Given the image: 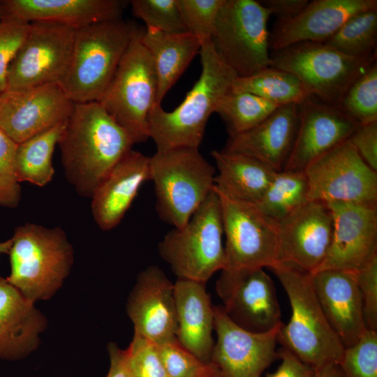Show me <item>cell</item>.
Here are the masks:
<instances>
[{
    "label": "cell",
    "instance_id": "6da1fadb",
    "mask_svg": "<svg viewBox=\"0 0 377 377\" xmlns=\"http://www.w3.org/2000/svg\"><path fill=\"white\" fill-rule=\"evenodd\" d=\"M134 144L98 102L74 103L58 141L66 179L80 195L91 198Z\"/></svg>",
    "mask_w": 377,
    "mask_h": 377
},
{
    "label": "cell",
    "instance_id": "7a4b0ae2",
    "mask_svg": "<svg viewBox=\"0 0 377 377\" xmlns=\"http://www.w3.org/2000/svg\"><path fill=\"white\" fill-rule=\"evenodd\" d=\"M199 53L202 72L183 102L171 112L154 105L149 114V135L157 151L199 148L210 115L237 77L216 54L211 40L201 45Z\"/></svg>",
    "mask_w": 377,
    "mask_h": 377
},
{
    "label": "cell",
    "instance_id": "3957f363",
    "mask_svg": "<svg viewBox=\"0 0 377 377\" xmlns=\"http://www.w3.org/2000/svg\"><path fill=\"white\" fill-rule=\"evenodd\" d=\"M139 29L121 17L75 29L70 65L59 84L73 103L99 101Z\"/></svg>",
    "mask_w": 377,
    "mask_h": 377
},
{
    "label": "cell",
    "instance_id": "277c9868",
    "mask_svg": "<svg viewBox=\"0 0 377 377\" xmlns=\"http://www.w3.org/2000/svg\"><path fill=\"white\" fill-rule=\"evenodd\" d=\"M269 269L286 292L292 310L290 320L279 330L277 341L317 370L339 364L345 348L319 304L311 274L282 264Z\"/></svg>",
    "mask_w": 377,
    "mask_h": 377
},
{
    "label": "cell",
    "instance_id": "5b68a950",
    "mask_svg": "<svg viewBox=\"0 0 377 377\" xmlns=\"http://www.w3.org/2000/svg\"><path fill=\"white\" fill-rule=\"evenodd\" d=\"M9 251L10 273L6 279L34 302L50 297L70 273L73 250L65 231L26 223L17 226Z\"/></svg>",
    "mask_w": 377,
    "mask_h": 377
},
{
    "label": "cell",
    "instance_id": "8992f818",
    "mask_svg": "<svg viewBox=\"0 0 377 377\" xmlns=\"http://www.w3.org/2000/svg\"><path fill=\"white\" fill-rule=\"evenodd\" d=\"M149 166L159 217L182 227L214 190V167L193 147L156 151Z\"/></svg>",
    "mask_w": 377,
    "mask_h": 377
},
{
    "label": "cell",
    "instance_id": "52a82bcc",
    "mask_svg": "<svg viewBox=\"0 0 377 377\" xmlns=\"http://www.w3.org/2000/svg\"><path fill=\"white\" fill-rule=\"evenodd\" d=\"M219 198L213 190L181 228H173L158 244L161 257L177 279L206 282L226 267Z\"/></svg>",
    "mask_w": 377,
    "mask_h": 377
},
{
    "label": "cell",
    "instance_id": "ba28073f",
    "mask_svg": "<svg viewBox=\"0 0 377 377\" xmlns=\"http://www.w3.org/2000/svg\"><path fill=\"white\" fill-rule=\"evenodd\" d=\"M140 29L120 60L98 103L135 144L149 138L148 117L156 105L157 78Z\"/></svg>",
    "mask_w": 377,
    "mask_h": 377
},
{
    "label": "cell",
    "instance_id": "9c48e42d",
    "mask_svg": "<svg viewBox=\"0 0 377 377\" xmlns=\"http://www.w3.org/2000/svg\"><path fill=\"white\" fill-rule=\"evenodd\" d=\"M270 16L258 1L224 0L211 42L219 57L238 77L269 66Z\"/></svg>",
    "mask_w": 377,
    "mask_h": 377
},
{
    "label": "cell",
    "instance_id": "30bf717a",
    "mask_svg": "<svg viewBox=\"0 0 377 377\" xmlns=\"http://www.w3.org/2000/svg\"><path fill=\"white\" fill-rule=\"evenodd\" d=\"M376 56L356 58L320 42L298 43L270 53L269 66L297 77L311 96L338 107L344 93Z\"/></svg>",
    "mask_w": 377,
    "mask_h": 377
},
{
    "label": "cell",
    "instance_id": "8fae6325",
    "mask_svg": "<svg viewBox=\"0 0 377 377\" xmlns=\"http://www.w3.org/2000/svg\"><path fill=\"white\" fill-rule=\"evenodd\" d=\"M221 209L226 267L270 268L279 263V222L256 204L230 198L214 189Z\"/></svg>",
    "mask_w": 377,
    "mask_h": 377
},
{
    "label": "cell",
    "instance_id": "7c38bea8",
    "mask_svg": "<svg viewBox=\"0 0 377 377\" xmlns=\"http://www.w3.org/2000/svg\"><path fill=\"white\" fill-rule=\"evenodd\" d=\"M309 201L342 202L377 207V172L346 140L305 169Z\"/></svg>",
    "mask_w": 377,
    "mask_h": 377
},
{
    "label": "cell",
    "instance_id": "4fadbf2b",
    "mask_svg": "<svg viewBox=\"0 0 377 377\" xmlns=\"http://www.w3.org/2000/svg\"><path fill=\"white\" fill-rule=\"evenodd\" d=\"M75 29L50 22L30 23L29 33L11 61L7 89L59 84L71 59Z\"/></svg>",
    "mask_w": 377,
    "mask_h": 377
},
{
    "label": "cell",
    "instance_id": "5bb4252c",
    "mask_svg": "<svg viewBox=\"0 0 377 377\" xmlns=\"http://www.w3.org/2000/svg\"><path fill=\"white\" fill-rule=\"evenodd\" d=\"M216 291L225 313L242 328L260 333L282 325L276 288L263 268L224 269Z\"/></svg>",
    "mask_w": 377,
    "mask_h": 377
},
{
    "label": "cell",
    "instance_id": "9a60e30c",
    "mask_svg": "<svg viewBox=\"0 0 377 377\" xmlns=\"http://www.w3.org/2000/svg\"><path fill=\"white\" fill-rule=\"evenodd\" d=\"M74 103L59 84L0 94V129L17 144L66 122Z\"/></svg>",
    "mask_w": 377,
    "mask_h": 377
},
{
    "label": "cell",
    "instance_id": "2e32d148",
    "mask_svg": "<svg viewBox=\"0 0 377 377\" xmlns=\"http://www.w3.org/2000/svg\"><path fill=\"white\" fill-rule=\"evenodd\" d=\"M214 342L211 362L223 377H260L278 357L276 350L280 327L253 332L233 323L222 307L214 306Z\"/></svg>",
    "mask_w": 377,
    "mask_h": 377
},
{
    "label": "cell",
    "instance_id": "e0dca14e",
    "mask_svg": "<svg viewBox=\"0 0 377 377\" xmlns=\"http://www.w3.org/2000/svg\"><path fill=\"white\" fill-rule=\"evenodd\" d=\"M326 205L332 216V237L316 272L336 269L355 272L377 256V207L342 202Z\"/></svg>",
    "mask_w": 377,
    "mask_h": 377
},
{
    "label": "cell",
    "instance_id": "ac0fdd59",
    "mask_svg": "<svg viewBox=\"0 0 377 377\" xmlns=\"http://www.w3.org/2000/svg\"><path fill=\"white\" fill-rule=\"evenodd\" d=\"M333 231L327 205L308 201L279 221V263L313 274L324 260Z\"/></svg>",
    "mask_w": 377,
    "mask_h": 377
},
{
    "label": "cell",
    "instance_id": "d6986e66",
    "mask_svg": "<svg viewBox=\"0 0 377 377\" xmlns=\"http://www.w3.org/2000/svg\"><path fill=\"white\" fill-rule=\"evenodd\" d=\"M126 311L135 334L158 346L177 340L174 283L158 266H148L139 273Z\"/></svg>",
    "mask_w": 377,
    "mask_h": 377
},
{
    "label": "cell",
    "instance_id": "ffe728a7",
    "mask_svg": "<svg viewBox=\"0 0 377 377\" xmlns=\"http://www.w3.org/2000/svg\"><path fill=\"white\" fill-rule=\"evenodd\" d=\"M358 126L337 106L309 96L300 105L295 139L283 170H304L316 159L347 140Z\"/></svg>",
    "mask_w": 377,
    "mask_h": 377
},
{
    "label": "cell",
    "instance_id": "44dd1931",
    "mask_svg": "<svg viewBox=\"0 0 377 377\" xmlns=\"http://www.w3.org/2000/svg\"><path fill=\"white\" fill-rule=\"evenodd\" d=\"M377 9L376 0H313L293 18L277 20L269 50L278 51L302 42H326L351 16Z\"/></svg>",
    "mask_w": 377,
    "mask_h": 377
},
{
    "label": "cell",
    "instance_id": "7402d4cb",
    "mask_svg": "<svg viewBox=\"0 0 377 377\" xmlns=\"http://www.w3.org/2000/svg\"><path fill=\"white\" fill-rule=\"evenodd\" d=\"M311 274L316 296L329 324L344 348L353 346L367 330L354 273L327 269Z\"/></svg>",
    "mask_w": 377,
    "mask_h": 377
},
{
    "label": "cell",
    "instance_id": "603a6c76",
    "mask_svg": "<svg viewBox=\"0 0 377 377\" xmlns=\"http://www.w3.org/2000/svg\"><path fill=\"white\" fill-rule=\"evenodd\" d=\"M300 119V105L279 107L256 126L230 136L223 150L251 156L282 170L292 150Z\"/></svg>",
    "mask_w": 377,
    "mask_h": 377
},
{
    "label": "cell",
    "instance_id": "cb8c5ba5",
    "mask_svg": "<svg viewBox=\"0 0 377 377\" xmlns=\"http://www.w3.org/2000/svg\"><path fill=\"white\" fill-rule=\"evenodd\" d=\"M149 157L131 149L110 170L93 194L92 216L103 230L122 220L140 186L150 180Z\"/></svg>",
    "mask_w": 377,
    "mask_h": 377
},
{
    "label": "cell",
    "instance_id": "d4e9b609",
    "mask_svg": "<svg viewBox=\"0 0 377 377\" xmlns=\"http://www.w3.org/2000/svg\"><path fill=\"white\" fill-rule=\"evenodd\" d=\"M121 0H2L3 18L50 22L75 29L121 17Z\"/></svg>",
    "mask_w": 377,
    "mask_h": 377
},
{
    "label": "cell",
    "instance_id": "484cf974",
    "mask_svg": "<svg viewBox=\"0 0 377 377\" xmlns=\"http://www.w3.org/2000/svg\"><path fill=\"white\" fill-rule=\"evenodd\" d=\"M174 287L176 339L200 360L211 362L214 345V305L207 293L205 283L177 279Z\"/></svg>",
    "mask_w": 377,
    "mask_h": 377
},
{
    "label": "cell",
    "instance_id": "4316f807",
    "mask_svg": "<svg viewBox=\"0 0 377 377\" xmlns=\"http://www.w3.org/2000/svg\"><path fill=\"white\" fill-rule=\"evenodd\" d=\"M44 325L34 302L0 276V359L26 357L36 348Z\"/></svg>",
    "mask_w": 377,
    "mask_h": 377
},
{
    "label": "cell",
    "instance_id": "83f0119b",
    "mask_svg": "<svg viewBox=\"0 0 377 377\" xmlns=\"http://www.w3.org/2000/svg\"><path fill=\"white\" fill-rule=\"evenodd\" d=\"M141 40L154 62L157 78L156 105L161 102L195 56L199 53L201 43L190 32L167 34L146 28Z\"/></svg>",
    "mask_w": 377,
    "mask_h": 377
},
{
    "label": "cell",
    "instance_id": "f1b7e54d",
    "mask_svg": "<svg viewBox=\"0 0 377 377\" xmlns=\"http://www.w3.org/2000/svg\"><path fill=\"white\" fill-rule=\"evenodd\" d=\"M211 154L219 170L214 189L237 200L257 204L277 172L242 154L221 149Z\"/></svg>",
    "mask_w": 377,
    "mask_h": 377
},
{
    "label": "cell",
    "instance_id": "f546056e",
    "mask_svg": "<svg viewBox=\"0 0 377 377\" xmlns=\"http://www.w3.org/2000/svg\"><path fill=\"white\" fill-rule=\"evenodd\" d=\"M232 91L253 94L281 106L300 105L311 96L297 77L271 66L248 77H237Z\"/></svg>",
    "mask_w": 377,
    "mask_h": 377
},
{
    "label": "cell",
    "instance_id": "4dcf8cb0",
    "mask_svg": "<svg viewBox=\"0 0 377 377\" xmlns=\"http://www.w3.org/2000/svg\"><path fill=\"white\" fill-rule=\"evenodd\" d=\"M66 121L18 145L16 166L20 183L43 187L52 180L54 175L52 154Z\"/></svg>",
    "mask_w": 377,
    "mask_h": 377
},
{
    "label": "cell",
    "instance_id": "1f68e13d",
    "mask_svg": "<svg viewBox=\"0 0 377 377\" xmlns=\"http://www.w3.org/2000/svg\"><path fill=\"white\" fill-rule=\"evenodd\" d=\"M308 191V181L304 170H282L276 172L256 205L279 222L309 201Z\"/></svg>",
    "mask_w": 377,
    "mask_h": 377
},
{
    "label": "cell",
    "instance_id": "d6a6232c",
    "mask_svg": "<svg viewBox=\"0 0 377 377\" xmlns=\"http://www.w3.org/2000/svg\"><path fill=\"white\" fill-rule=\"evenodd\" d=\"M280 106L253 94L231 90L219 101L215 112L232 136L256 126Z\"/></svg>",
    "mask_w": 377,
    "mask_h": 377
},
{
    "label": "cell",
    "instance_id": "836d02e7",
    "mask_svg": "<svg viewBox=\"0 0 377 377\" xmlns=\"http://www.w3.org/2000/svg\"><path fill=\"white\" fill-rule=\"evenodd\" d=\"M339 52L356 58L376 56L377 9L351 16L326 42Z\"/></svg>",
    "mask_w": 377,
    "mask_h": 377
},
{
    "label": "cell",
    "instance_id": "e575fe53",
    "mask_svg": "<svg viewBox=\"0 0 377 377\" xmlns=\"http://www.w3.org/2000/svg\"><path fill=\"white\" fill-rule=\"evenodd\" d=\"M338 108L357 125L377 121V63L349 86Z\"/></svg>",
    "mask_w": 377,
    "mask_h": 377
},
{
    "label": "cell",
    "instance_id": "d590c367",
    "mask_svg": "<svg viewBox=\"0 0 377 377\" xmlns=\"http://www.w3.org/2000/svg\"><path fill=\"white\" fill-rule=\"evenodd\" d=\"M133 15L142 20L147 28L167 34L188 32L177 0H132Z\"/></svg>",
    "mask_w": 377,
    "mask_h": 377
},
{
    "label": "cell",
    "instance_id": "8d00e7d4",
    "mask_svg": "<svg viewBox=\"0 0 377 377\" xmlns=\"http://www.w3.org/2000/svg\"><path fill=\"white\" fill-rule=\"evenodd\" d=\"M338 365L343 377H377V331L367 329L355 344L345 348Z\"/></svg>",
    "mask_w": 377,
    "mask_h": 377
},
{
    "label": "cell",
    "instance_id": "74e56055",
    "mask_svg": "<svg viewBox=\"0 0 377 377\" xmlns=\"http://www.w3.org/2000/svg\"><path fill=\"white\" fill-rule=\"evenodd\" d=\"M168 377H213L218 369L185 349L177 340L158 346Z\"/></svg>",
    "mask_w": 377,
    "mask_h": 377
},
{
    "label": "cell",
    "instance_id": "f35d334b",
    "mask_svg": "<svg viewBox=\"0 0 377 377\" xmlns=\"http://www.w3.org/2000/svg\"><path fill=\"white\" fill-rule=\"evenodd\" d=\"M179 12L188 32L201 45L211 40L216 20L224 0H177Z\"/></svg>",
    "mask_w": 377,
    "mask_h": 377
},
{
    "label": "cell",
    "instance_id": "ab89813d",
    "mask_svg": "<svg viewBox=\"0 0 377 377\" xmlns=\"http://www.w3.org/2000/svg\"><path fill=\"white\" fill-rule=\"evenodd\" d=\"M18 145L0 129V205L10 208L21 200L16 166Z\"/></svg>",
    "mask_w": 377,
    "mask_h": 377
},
{
    "label": "cell",
    "instance_id": "60d3db41",
    "mask_svg": "<svg viewBox=\"0 0 377 377\" xmlns=\"http://www.w3.org/2000/svg\"><path fill=\"white\" fill-rule=\"evenodd\" d=\"M126 353L133 377H168L158 346L152 341L134 333Z\"/></svg>",
    "mask_w": 377,
    "mask_h": 377
},
{
    "label": "cell",
    "instance_id": "b9f144b4",
    "mask_svg": "<svg viewBox=\"0 0 377 377\" xmlns=\"http://www.w3.org/2000/svg\"><path fill=\"white\" fill-rule=\"evenodd\" d=\"M30 23L22 20H0V94L7 89L8 67L24 41Z\"/></svg>",
    "mask_w": 377,
    "mask_h": 377
},
{
    "label": "cell",
    "instance_id": "7bdbcfd3",
    "mask_svg": "<svg viewBox=\"0 0 377 377\" xmlns=\"http://www.w3.org/2000/svg\"><path fill=\"white\" fill-rule=\"evenodd\" d=\"M353 273L362 299L366 327L377 331V256Z\"/></svg>",
    "mask_w": 377,
    "mask_h": 377
},
{
    "label": "cell",
    "instance_id": "ee69618b",
    "mask_svg": "<svg viewBox=\"0 0 377 377\" xmlns=\"http://www.w3.org/2000/svg\"><path fill=\"white\" fill-rule=\"evenodd\" d=\"M348 140L362 160L377 172V121L359 125Z\"/></svg>",
    "mask_w": 377,
    "mask_h": 377
},
{
    "label": "cell",
    "instance_id": "f6af8a7d",
    "mask_svg": "<svg viewBox=\"0 0 377 377\" xmlns=\"http://www.w3.org/2000/svg\"><path fill=\"white\" fill-rule=\"evenodd\" d=\"M277 356L281 362L277 369L266 377H317L318 370L281 347Z\"/></svg>",
    "mask_w": 377,
    "mask_h": 377
},
{
    "label": "cell",
    "instance_id": "bcb514c9",
    "mask_svg": "<svg viewBox=\"0 0 377 377\" xmlns=\"http://www.w3.org/2000/svg\"><path fill=\"white\" fill-rule=\"evenodd\" d=\"M277 20L290 19L299 14L307 5L308 0H263L258 1Z\"/></svg>",
    "mask_w": 377,
    "mask_h": 377
},
{
    "label": "cell",
    "instance_id": "7dc6e473",
    "mask_svg": "<svg viewBox=\"0 0 377 377\" xmlns=\"http://www.w3.org/2000/svg\"><path fill=\"white\" fill-rule=\"evenodd\" d=\"M110 368L106 377H133L127 362L126 350L120 349L115 343L108 345Z\"/></svg>",
    "mask_w": 377,
    "mask_h": 377
},
{
    "label": "cell",
    "instance_id": "c3c4849f",
    "mask_svg": "<svg viewBox=\"0 0 377 377\" xmlns=\"http://www.w3.org/2000/svg\"><path fill=\"white\" fill-rule=\"evenodd\" d=\"M317 377H343V374L338 364H328L318 370Z\"/></svg>",
    "mask_w": 377,
    "mask_h": 377
},
{
    "label": "cell",
    "instance_id": "681fc988",
    "mask_svg": "<svg viewBox=\"0 0 377 377\" xmlns=\"http://www.w3.org/2000/svg\"><path fill=\"white\" fill-rule=\"evenodd\" d=\"M12 239H7L3 242H0V254L9 253L12 246Z\"/></svg>",
    "mask_w": 377,
    "mask_h": 377
},
{
    "label": "cell",
    "instance_id": "f907efd6",
    "mask_svg": "<svg viewBox=\"0 0 377 377\" xmlns=\"http://www.w3.org/2000/svg\"><path fill=\"white\" fill-rule=\"evenodd\" d=\"M3 17V5H2V0H0V20L2 19Z\"/></svg>",
    "mask_w": 377,
    "mask_h": 377
},
{
    "label": "cell",
    "instance_id": "816d5d0a",
    "mask_svg": "<svg viewBox=\"0 0 377 377\" xmlns=\"http://www.w3.org/2000/svg\"><path fill=\"white\" fill-rule=\"evenodd\" d=\"M213 377H223L219 371Z\"/></svg>",
    "mask_w": 377,
    "mask_h": 377
}]
</instances>
